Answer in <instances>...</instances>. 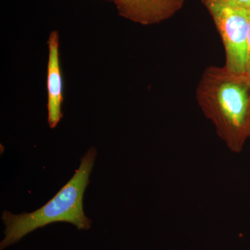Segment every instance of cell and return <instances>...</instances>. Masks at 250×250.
<instances>
[{"label":"cell","mask_w":250,"mask_h":250,"mask_svg":"<svg viewBox=\"0 0 250 250\" xmlns=\"http://www.w3.org/2000/svg\"><path fill=\"white\" fill-rule=\"evenodd\" d=\"M196 98L220 140L231 152H242L249 138L250 77L225 65L208 66L197 85Z\"/></svg>","instance_id":"6da1fadb"},{"label":"cell","mask_w":250,"mask_h":250,"mask_svg":"<svg viewBox=\"0 0 250 250\" xmlns=\"http://www.w3.org/2000/svg\"><path fill=\"white\" fill-rule=\"evenodd\" d=\"M96 156V149L90 148L81 159L80 167L73 177L39 209L20 215L4 210L1 216L5 226L4 238L0 243V250L16 244L29 233L50 224L67 223L78 230L89 229L92 221L83 211V199Z\"/></svg>","instance_id":"7a4b0ae2"},{"label":"cell","mask_w":250,"mask_h":250,"mask_svg":"<svg viewBox=\"0 0 250 250\" xmlns=\"http://www.w3.org/2000/svg\"><path fill=\"white\" fill-rule=\"evenodd\" d=\"M219 31L225 51V66L230 71L246 73L249 10L233 1L203 0Z\"/></svg>","instance_id":"3957f363"},{"label":"cell","mask_w":250,"mask_h":250,"mask_svg":"<svg viewBox=\"0 0 250 250\" xmlns=\"http://www.w3.org/2000/svg\"><path fill=\"white\" fill-rule=\"evenodd\" d=\"M47 65V122L51 129L57 127L62 119L64 101L63 79L60 59V39L58 31L49 34Z\"/></svg>","instance_id":"277c9868"},{"label":"cell","mask_w":250,"mask_h":250,"mask_svg":"<svg viewBox=\"0 0 250 250\" xmlns=\"http://www.w3.org/2000/svg\"><path fill=\"white\" fill-rule=\"evenodd\" d=\"M121 16L142 25L169 19L182 9L185 0H113Z\"/></svg>","instance_id":"5b68a950"},{"label":"cell","mask_w":250,"mask_h":250,"mask_svg":"<svg viewBox=\"0 0 250 250\" xmlns=\"http://www.w3.org/2000/svg\"><path fill=\"white\" fill-rule=\"evenodd\" d=\"M246 73L250 77V10H249V29L247 41Z\"/></svg>","instance_id":"8992f818"},{"label":"cell","mask_w":250,"mask_h":250,"mask_svg":"<svg viewBox=\"0 0 250 250\" xmlns=\"http://www.w3.org/2000/svg\"><path fill=\"white\" fill-rule=\"evenodd\" d=\"M233 1L244 9L250 10V0H233Z\"/></svg>","instance_id":"52a82bcc"},{"label":"cell","mask_w":250,"mask_h":250,"mask_svg":"<svg viewBox=\"0 0 250 250\" xmlns=\"http://www.w3.org/2000/svg\"><path fill=\"white\" fill-rule=\"evenodd\" d=\"M213 1H222V2H229V1H233V0H213Z\"/></svg>","instance_id":"ba28073f"},{"label":"cell","mask_w":250,"mask_h":250,"mask_svg":"<svg viewBox=\"0 0 250 250\" xmlns=\"http://www.w3.org/2000/svg\"><path fill=\"white\" fill-rule=\"evenodd\" d=\"M249 138H250V118H249Z\"/></svg>","instance_id":"9c48e42d"},{"label":"cell","mask_w":250,"mask_h":250,"mask_svg":"<svg viewBox=\"0 0 250 250\" xmlns=\"http://www.w3.org/2000/svg\"><path fill=\"white\" fill-rule=\"evenodd\" d=\"M110 1H113V0H110Z\"/></svg>","instance_id":"30bf717a"}]
</instances>
